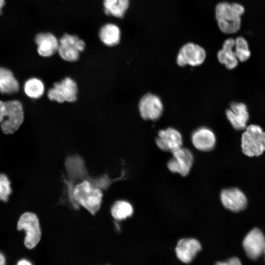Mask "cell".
I'll use <instances>...</instances> for the list:
<instances>
[{
    "instance_id": "cell-1",
    "label": "cell",
    "mask_w": 265,
    "mask_h": 265,
    "mask_svg": "<svg viewBox=\"0 0 265 265\" xmlns=\"http://www.w3.org/2000/svg\"><path fill=\"white\" fill-rule=\"evenodd\" d=\"M245 9L239 3L222 2L215 7V17L220 30L226 34L238 32L241 26V16Z\"/></svg>"
},
{
    "instance_id": "cell-2",
    "label": "cell",
    "mask_w": 265,
    "mask_h": 265,
    "mask_svg": "<svg viewBox=\"0 0 265 265\" xmlns=\"http://www.w3.org/2000/svg\"><path fill=\"white\" fill-rule=\"evenodd\" d=\"M73 196L78 203L94 214L101 207L103 193L99 188L84 180L76 186Z\"/></svg>"
},
{
    "instance_id": "cell-3",
    "label": "cell",
    "mask_w": 265,
    "mask_h": 265,
    "mask_svg": "<svg viewBox=\"0 0 265 265\" xmlns=\"http://www.w3.org/2000/svg\"><path fill=\"white\" fill-rule=\"evenodd\" d=\"M241 136L243 153L248 156H259L265 151V132L257 125L246 127Z\"/></svg>"
},
{
    "instance_id": "cell-4",
    "label": "cell",
    "mask_w": 265,
    "mask_h": 265,
    "mask_svg": "<svg viewBox=\"0 0 265 265\" xmlns=\"http://www.w3.org/2000/svg\"><path fill=\"white\" fill-rule=\"evenodd\" d=\"M18 231H24V244L28 249L33 248L41 238V231L38 217L34 213L26 212L20 217L17 223Z\"/></svg>"
},
{
    "instance_id": "cell-5",
    "label": "cell",
    "mask_w": 265,
    "mask_h": 265,
    "mask_svg": "<svg viewBox=\"0 0 265 265\" xmlns=\"http://www.w3.org/2000/svg\"><path fill=\"white\" fill-rule=\"evenodd\" d=\"M4 103L3 120L0 124V128L5 134H12L20 128L24 121L23 106L19 101L16 100Z\"/></svg>"
},
{
    "instance_id": "cell-6",
    "label": "cell",
    "mask_w": 265,
    "mask_h": 265,
    "mask_svg": "<svg viewBox=\"0 0 265 265\" xmlns=\"http://www.w3.org/2000/svg\"><path fill=\"white\" fill-rule=\"evenodd\" d=\"M78 88L76 81L70 77H65L55 82L47 92L48 99L59 103H73L77 99Z\"/></svg>"
},
{
    "instance_id": "cell-7",
    "label": "cell",
    "mask_w": 265,
    "mask_h": 265,
    "mask_svg": "<svg viewBox=\"0 0 265 265\" xmlns=\"http://www.w3.org/2000/svg\"><path fill=\"white\" fill-rule=\"evenodd\" d=\"M85 43L76 35L64 34L58 40L57 52L63 60L69 62L77 61L80 53L84 51Z\"/></svg>"
},
{
    "instance_id": "cell-8",
    "label": "cell",
    "mask_w": 265,
    "mask_h": 265,
    "mask_svg": "<svg viewBox=\"0 0 265 265\" xmlns=\"http://www.w3.org/2000/svg\"><path fill=\"white\" fill-rule=\"evenodd\" d=\"M173 157L167 163V167L172 173H178L185 177L188 174L192 166L194 158L191 151L181 147L172 152Z\"/></svg>"
},
{
    "instance_id": "cell-9",
    "label": "cell",
    "mask_w": 265,
    "mask_h": 265,
    "mask_svg": "<svg viewBox=\"0 0 265 265\" xmlns=\"http://www.w3.org/2000/svg\"><path fill=\"white\" fill-rule=\"evenodd\" d=\"M206 56L204 48L194 43H187L180 49L177 56V63L181 67L186 65L197 66L204 62Z\"/></svg>"
},
{
    "instance_id": "cell-10",
    "label": "cell",
    "mask_w": 265,
    "mask_h": 265,
    "mask_svg": "<svg viewBox=\"0 0 265 265\" xmlns=\"http://www.w3.org/2000/svg\"><path fill=\"white\" fill-rule=\"evenodd\" d=\"M138 109L140 116L143 119L155 121L159 119L161 116L163 106L158 96L147 93L140 100Z\"/></svg>"
},
{
    "instance_id": "cell-11",
    "label": "cell",
    "mask_w": 265,
    "mask_h": 265,
    "mask_svg": "<svg viewBox=\"0 0 265 265\" xmlns=\"http://www.w3.org/2000/svg\"><path fill=\"white\" fill-rule=\"evenodd\" d=\"M242 245L247 256L256 260L264 253L265 238L260 229L254 228L245 236Z\"/></svg>"
},
{
    "instance_id": "cell-12",
    "label": "cell",
    "mask_w": 265,
    "mask_h": 265,
    "mask_svg": "<svg viewBox=\"0 0 265 265\" xmlns=\"http://www.w3.org/2000/svg\"><path fill=\"white\" fill-rule=\"evenodd\" d=\"M156 143L160 150L172 152L182 147L183 137L177 130L168 128L159 132Z\"/></svg>"
},
{
    "instance_id": "cell-13",
    "label": "cell",
    "mask_w": 265,
    "mask_h": 265,
    "mask_svg": "<svg viewBox=\"0 0 265 265\" xmlns=\"http://www.w3.org/2000/svg\"><path fill=\"white\" fill-rule=\"evenodd\" d=\"M220 200L225 208L233 212L244 210L247 202L244 194L237 188L223 189L220 193Z\"/></svg>"
},
{
    "instance_id": "cell-14",
    "label": "cell",
    "mask_w": 265,
    "mask_h": 265,
    "mask_svg": "<svg viewBox=\"0 0 265 265\" xmlns=\"http://www.w3.org/2000/svg\"><path fill=\"white\" fill-rule=\"evenodd\" d=\"M191 140L196 149L204 152L212 150L215 147L216 142L213 132L206 127H200L195 130L191 134Z\"/></svg>"
},
{
    "instance_id": "cell-15",
    "label": "cell",
    "mask_w": 265,
    "mask_h": 265,
    "mask_svg": "<svg viewBox=\"0 0 265 265\" xmlns=\"http://www.w3.org/2000/svg\"><path fill=\"white\" fill-rule=\"evenodd\" d=\"M201 249V245L196 239L182 238L178 241L175 251L180 261L188 264L192 261Z\"/></svg>"
},
{
    "instance_id": "cell-16",
    "label": "cell",
    "mask_w": 265,
    "mask_h": 265,
    "mask_svg": "<svg viewBox=\"0 0 265 265\" xmlns=\"http://www.w3.org/2000/svg\"><path fill=\"white\" fill-rule=\"evenodd\" d=\"M228 120L236 130H245L249 115L246 105L243 103L234 102L226 111Z\"/></svg>"
},
{
    "instance_id": "cell-17",
    "label": "cell",
    "mask_w": 265,
    "mask_h": 265,
    "mask_svg": "<svg viewBox=\"0 0 265 265\" xmlns=\"http://www.w3.org/2000/svg\"><path fill=\"white\" fill-rule=\"evenodd\" d=\"M38 54L43 57H50L57 52L58 40L50 32L38 33L35 37Z\"/></svg>"
},
{
    "instance_id": "cell-18",
    "label": "cell",
    "mask_w": 265,
    "mask_h": 265,
    "mask_svg": "<svg viewBox=\"0 0 265 265\" xmlns=\"http://www.w3.org/2000/svg\"><path fill=\"white\" fill-rule=\"evenodd\" d=\"M235 40L232 38L226 39L223 44L222 48L217 53V58L219 62L225 65L226 68L232 70L238 65L234 48Z\"/></svg>"
},
{
    "instance_id": "cell-19",
    "label": "cell",
    "mask_w": 265,
    "mask_h": 265,
    "mask_svg": "<svg viewBox=\"0 0 265 265\" xmlns=\"http://www.w3.org/2000/svg\"><path fill=\"white\" fill-rule=\"evenodd\" d=\"M20 85L12 72L8 68L0 67V93L12 94L18 92Z\"/></svg>"
},
{
    "instance_id": "cell-20",
    "label": "cell",
    "mask_w": 265,
    "mask_h": 265,
    "mask_svg": "<svg viewBox=\"0 0 265 265\" xmlns=\"http://www.w3.org/2000/svg\"><path fill=\"white\" fill-rule=\"evenodd\" d=\"M99 36L101 41L105 45L112 47L119 43L121 31L117 25L108 23L101 27L99 32Z\"/></svg>"
},
{
    "instance_id": "cell-21",
    "label": "cell",
    "mask_w": 265,
    "mask_h": 265,
    "mask_svg": "<svg viewBox=\"0 0 265 265\" xmlns=\"http://www.w3.org/2000/svg\"><path fill=\"white\" fill-rule=\"evenodd\" d=\"M104 11L106 14L122 18L130 4V0H104Z\"/></svg>"
},
{
    "instance_id": "cell-22",
    "label": "cell",
    "mask_w": 265,
    "mask_h": 265,
    "mask_svg": "<svg viewBox=\"0 0 265 265\" xmlns=\"http://www.w3.org/2000/svg\"><path fill=\"white\" fill-rule=\"evenodd\" d=\"M24 89L25 94L32 99H38L44 94L45 90L43 81L38 78H31L25 83Z\"/></svg>"
},
{
    "instance_id": "cell-23",
    "label": "cell",
    "mask_w": 265,
    "mask_h": 265,
    "mask_svg": "<svg viewBox=\"0 0 265 265\" xmlns=\"http://www.w3.org/2000/svg\"><path fill=\"white\" fill-rule=\"evenodd\" d=\"M112 216L117 220H123L131 216L133 213L132 205L125 201L116 202L111 209Z\"/></svg>"
},
{
    "instance_id": "cell-24",
    "label": "cell",
    "mask_w": 265,
    "mask_h": 265,
    "mask_svg": "<svg viewBox=\"0 0 265 265\" xmlns=\"http://www.w3.org/2000/svg\"><path fill=\"white\" fill-rule=\"evenodd\" d=\"M235 44V53L236 56L240 62L247 61L251 56L247 40L242 36L236 38Z\"/></svg>"
},
{
    "instance_id": "cell-25",
    "label": "cell",
    "mask_w": 265,
    "mask_h": 265,
    "mask_svg": "<svg viewBox=\"0 0 265 265\" xmlns=\"http://www.w3.org/2000/svg\"><path fill=\"white\" fill-rule=\"evenodd\" d=\"M12 192L10 182L4 174H0V200L7 202Z\"/></svg>"
},
{
    "instance_id": "cell-26",
    "label": "cell",
    "mask_w": 265,
    "mask_h": 265,
    "mask_svg": "<svg viewBox=\"0 0 265 265\" xmlns=\"http://www.w3.org/2000/svg\"><path fill=\"white\" fill-rule=\"evenodd\" d=\"M216 264L219 265H241V263L238 258L233 257L224 262H218L216 263Z\"/></svg>"
},
{
    "instance_id": "cell-27",
    "label": "cell",
    "mask_w": 265,
    "mask_h": 265,
    "mask_svg": "<svg viewBox=\"0 0 265 265\" xmlns=\"http://www.w3.org/2000/svg\"><path fill=\"white\" fill-rule=\"evenodd\" d=\"M5 110L4 102L0 100V124L3 120V113Z\"/></svg>"
},
{
    "instance_id": "cell-28",
    "label": "cell",
    "mask_w": 265,
    "mask_h": 265,
    "mask_svg": "<svg viewBox=\"0 0 265 265\" xmlns=\"http://www.w3.org/2000/svg\"><path fill=\"white\" fill-rule=\"evenodd\" d=\"M17 264L18 265H31V263L29 261L26 259H22V260H20L18 262Z\"/></svg>"
},
{
    "instance_id": "cell-29",
    "label": "cell",
    "mask_w": 265,
    "mask_h": 265,
    "mask_svg": "<svg viewBox=\"0 0 265 265\" xmlns=\"http://www.w3.org/2000/svg\"><path fill=\"white\" fill-rule=\"evenodd\" d=\"M5 264V259L4 255L0 253V265H3Z\"/></svg>"
},
{
    "instance_id": "cell-30",
    "label": "cell",
    "mask_w": 265,
    "mask_h": 265,
    "mask_svg": "<svg viewBox=\"0 0 265 265\" xmlns=\"http://www.w3.org/2000/svg\"><path fill=\"white\" fill-rule=\"evenodd\" d=\"M5 0H0V14H1L2 9L5 5Z\"/></svg>"
},
{
    "instance_id": "cell-31",
    "label": "cell",
    "mask_w": 265,
    "mask_h": 265,
    "mask_svg": "<svg viewBox=\"0 0 265 265\" xmlns=\"http://www.w3.org/2000/svg\"><path fill=\"white\" fill-rule=\"evenodd\" d=\"M264 253H265V251H264Z\"/></svg>"
}]
</instances>
